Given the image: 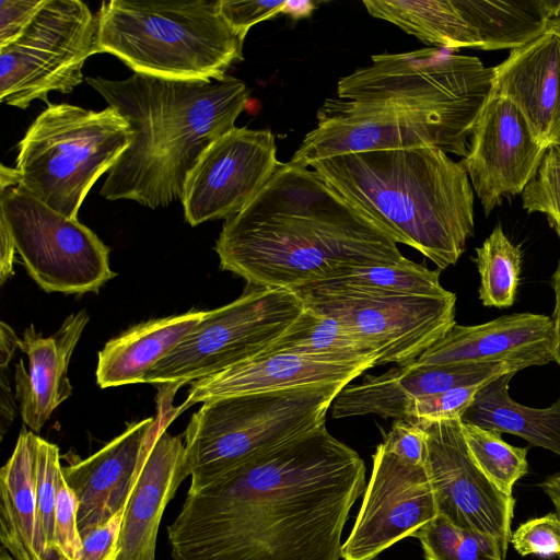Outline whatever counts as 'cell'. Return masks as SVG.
<instances>
[{"label":"cell","instance_id":"1","mask_svg":"<svg viewBox=\"0 0 560 560\" xmlns=\"http://www.w3.org/2000/svg\"><path fill=\"white\" fill-rule=\"evenodd\" d=\"M365 464L323 424L187 493L167 526L173 560H339Z\"/></svg>","mask_w":560,"mask_h":560},{"label":"cell","instance_id":"2","mask_svg":"<svg viewBox=\"0 0 560 560\" xmlns=\"http://www.w3.org/2000/svg\"><path fill=\"white\" fill-rule=\"evenodd\" d=\"M220 269L247 285L294 289L405 257L397 243L314 170L280 163L215 242Z\"/></svg>","mask_w":560,"mask_h":560},{"label":"cell","instance_id":"3","mask_svg":"<svg viewBox=\"0 0 560 560\" xmlns=\"http://www.w3.org/2000/svg\"><path fill=\"white\" fill-rule=\"evenodd\" d=\"M86 82L128 121L132 138L108 172L101 195L149 208L180 200L201 153L235 127L248 91L232 75L174 80L133 72L124 80Z\"/></svg>","mask_w":560,"mask_h":560},{"label":"cell","instance_id":"4","mask_svg":"<svg viewBox=\"0 0 560 560\" xmlns=\"http://www.w3.org/2000/svg\"><path fill=\"white\" fill-rule=\"evenodd\" d=\"M308 166L396 243L441 270L457 262L474 235L468 174L439 148L352 153Z\"/></svg>","mask_w":560,"mask_h":560},{"label":"cell","instance_id":"5","mask_svg":"<svg viewBox=\"0 0 560 560\" xmlns=\"http://www.w3.org/2000/svg\"><path fill=\"white\" fill-rule=\"evenodd\" d=\"M98 52L136 73L174 80H220L243 59L242 39L224 21L219 0L103 2Z\"/></svg>","mask_w":560,"mask_h":560},{"label":"cell","instance_id":"6","mask_svg":"<svg viewBox=\"0 0 560 560\" xmlns=\"http://www.w3.org/2000/svg\"><path fill=\"white\" fill-rule=\"evenodd\" d=\"M347 383L318 384L202 402L185 431L187 493L208 487L250 457L326 423Z\"/></svg>","mask_w":560,"mask_h":560},{"label":"cell","instance_id":"7","mask_svg":"<svg viewBox=\"0 0 560 560\" xmlns=\"http://www.w3.org/2000/svg\"><path fill=\"white\" fill-rule=\"evenodd\" d=\"M132 131L110 106L102 110L49 104L19 143V187L69 219L94 183L128 148Z\"/></svg>","mask_w":560,"mask_h":560},{"label":"cell","instance_id":"8","mask_svg":"<svg viewBox=\"0 0 560 560\" xmlns=\"http://www.w3.org/2000/svg\"><path fill=\"white\" fill-rule=\"evenodd\" d=\"M370 66L342 77L339 98L389 102L428 114L466 139L493 94L494 68L451 49L427 47L372 56Z\"/></svg>","mask_w":560,"mask_h":560},{"label":"cell","instance_id":"9","mask_svg":"<svg viewBox=\"0 0 560 560\" xmlns=\"http://www.w3.org/2000/svg\"><path fill=\"white\" fill-rule=\"evenodd\" d=\"M290 289L247 285L233 302L209 314L142 380L159 386V406H171L184 384L265 352L302 313Z\"/></svg>","mask_w":560,"mask_h":560},{"label":"cell","instance_id":"10","mask_svg":"<svg viewBox=\"0 0 560 560\" xmlns=\"http://www.w3.org/2000/svg\"><path fill=\"white\" fill-rule=\"evenodd\" d=\"M98 52L97 18L79 0H44L13 42L0 47V100L26 108L49 92L70 93Z\"/></svg>","mask_w":560,"mask_h":560},{"label":"cell","instance_id":"11","mask_svg":"<svg viewBox=\"0 0 560 560\" xmlns=\"http://www.w3.org/2000/svg\"><path fill=\"white\" fill-rule=\"evenodd\" d=\"M303 304L330 315L371 347L377 365L416 361L456 324V295L385 294L314 283L292 289Z\"/></svg>","mask_w":560,"mask_h":560},{"label":"cell","instance_id":"12","mask_svg":"<svg viewBox=\"0 0 560 560\" xmlns=\"http://www.w3.org/2000/svg\"><path fill=\"white\" fill-rule=\"evenodd\" d=\"M0 219L28 275L48 293L97 292L116 276L109 248L92 230L19 186L0 191Z\"/></svg>","mask_w":560,"mask_h":560},{"label":"cell","instance_id":"13","mask_svg":"<svg viewBox=\"0 0 560 560\" xmlns=\"http://www.w3.org/2000/svg\"><path fill=\"white\" fill-rule=\"evenodd\" d=\"M317 119L290 163L307 167L312 162L345 154L420 147H435L463 158L468 153V139L441 120L389 102L327 98Z\"/></svg>","mask_w":560,"mask_h":560},{"label":"cell","instance_id":"14","mask_svg":"<svg viewBox=\"0 0 560 560\" xmlns=\"http://www.w3.org/2000/svg\"><path fill=\"white\" fill-rule=\"evenodd\" d=\"M408 421V420H407ZM425 433L424 467L438 515L494 539L506 558L515 500L502 493L475 463L462 420H411Z\"/></svg>","mask_w":560,"mask_h":560},{"label":"cell","instance_id":"15","mask_svg":"<svg viewBox=\"0 0 560 560\" xmlns=\"http://www.w3.org/2000/svg\"><path fill=\"white\" fill-rule=\"evenodd\" d=\"M280 163L270 130L234 127L215 139L189 172L180 199L186 221L196 226L238 213Z\"/></svg>","mask_w":560,"mask_h":560},{"label":"cell","instance_id":"16","mask_svg":"<svg viewBox=\"0 0 560 560\" xmlns=\"http://www.w3.org/2000/svg\"><path fill=\"white\" fill-rule=\"evenodd\" d=\"M438 515L424 465L408 463L382 443L349 537L341 546L345 560H374L405 537H413Z\"/></svg>","mask_w":560,"mask_h":560},{"label":"cell","instance_id":"17","mask_svg":"<svg viewBox=\"0 0 560 560\" xmlns=\"http://www.w3.org/2000/svg\"><path fill=\"white\" fill-rule=\"evenodd\" d=\"M460 161L488 215L502 199L522 194L535 176L548 147L508 97L493 93L470 135Z\"/></svg>","mask_w":560,"mask_h":560},{"label":"cell","instance_id":"18","mask_svg":"<svg viewBox=\"0 0 560 560\" xmlns=\"http://www.w3.org/2000/svg\"><path fill=\"white\" fill-rule=\"evenodd\" d=\"M159 407V422L124 510L116 560H155L163 512L182 481L190 476L182 436L166 431L177 417L176 409Z\"/></svg>","mask_w":560,"mask_h":560},{"label":"cell","instance_id":"19","mask_svg":"<svg viewBox=\"0 0 560 560\" xmlns=\"http://www.w3.org/2000/svg\"><path fill=\"white\" fill-rule=\"evenodd\" d=\"M555 347L552 317L514 313L475 326L455 324L410 365L506 362L525 369L555 361Z\"/></svg>","mask_w":560,"mask_h":560},{"label":"cell","instance_id":"20","mask_svg":"<svg viewBox=\"0 0 560 560\" xmlns=\"http://www.w3.org/2000/svg\"><path fill=\"white\" fill-rule=\"evenodd\" d=\"M158 422L159 415L130 423L88 458L61 466L77 497L80 536L125 510Z\"/></svg>","mask_w":560,"mask_h":560},{"label":"cell","instance_id":"21","mask_svg":"<svg viewBox=\"0 0 560 560\" xmlns=\"http://www.w3.org/2000/svg\"><path fill=\"white\" fill-rule=\"evenodd\" d=\"M524 369L515 363L395 366L378 375L365 374L361 382L346 385L334 399V419L377 415L405 419L408 404L419 397L454 387L489 382Z\"/></svg>","mask_w":560,"mask_h":560},{"label":"cell","instance_id":"22","mask_svg":"<svg viewBox=\"0 0 560 560\" xmlns=\"http://www.w3.org/2000/svg\"><path fill=\"white\" fill-rule=\"evenodd\" d=\"M369 369L364 364L328 362L290 352H262L190 383L176 416L195 404L223 397L318 384H349Z\"/></svg>","mask_w":560,"mask_h":560},{"label":"cell","instance_id":"23","mask_svg":"<svg viewBox=\"0 0 560 560\" xmlns=\"http://www.w3.org/2000/svg\"><path fill=\"white\" fill-rule=\"evenodd\" d=\"M493 68V93L517 106L541 143H556L560 137V34L550 27L512 49Z\"/></svg>","mask_w":560,"mask_h":560},{"label":"cell","instance_id":"24","mask_svg":"<svg viewBox=\"0 0 560 560\" xmlns=\"http://www.w3.org/2000/svg\"><path fill=\"white\" fill-rule=\"evenodd\" d=\"M89 323L85 310L70 314L60 328L43 337L33 325L23 332L20 350L28 358V370L23 361L15 365V398L24 424L38 433L55 409L72 394L67 376L72 352Z\"/></svg>","mask_w":560,"mask_h":560},{"label":"cell","instance_id":"25","mask_svg":"<svg viewBox=\"0 0 560 560\" xmlns=\"http://www.w3.org/2000/svg\"><path fill=\"white\" fill-rule=\"evenodd\" d=\"M36 433L23 428L0 470V541L14 560H65L48 548L36 499Z\"/></svg>","mask_w":560,"mask_h":560},{"label":"cell","instance_id":"26","mask_svg":"<svg viewBox=\"0 0 560 560\" xmlns=\"http://www.w3.org/2000/svg\"><path fill=\"white\" fill-rule=\"evenodd\" d=\"M190 310L132 326L98 352L96 382L107 388L142 383L145 374L173 351L209 314Z\"/></svg>","mask_w":560,"mask_h":560},{"label":"cell","instance_id":"27","mask_svg":"<svg viewBox=\"0 0 560 560\" xmlns=\"http://www.w3.org/2000/svg\"><path fill=\"white\" fill-rule=\"evenodd\" d=\"M515 374L511 372L485 384L462 422L511 433L560 455V397L542 409L516 402L509 394V383Z\"/></svg>","mask_w":560,"mask_h":560},{"label":"cell","instance_id":"28","mask_svg":"<svg viewBox=\"0 0 560 560\" xmlns=\"http://www.w3.org/2000/svg\"><path fill=\"white\" fill-rule=\"evenodd\" d=\"M477 32L481 49L518 48L529 44L552 25L560 0H455Z\"/></svg>","mask_w":560,"mask_h":560},{"label":"cell","instance_id":"29","mask_svg":"<svg viewBox=\"0 0 560 560\" xmlns=\"http://www.w3.org/2000/svg\"><path fill=\"white\" fill-rule=\"evenodd\" d=\"M363 5L372 16L397 25L428 45L451 50L481 47L477 32L455 0H363Z\"/></svg>","mask_w":560,"mask_h":560},{"label":"cell","instance_id":"30","mask_svg":"<svg viewBox=\"0 0 560 560\" xmlns=\"http://www.w3.org/2000/svg\"><path fill=\"white\" fill-rule=\"evenodd\" d=\"M265 352H290L328 362L377 366L374 350L330 315L304 305L302 313Z\"/></svg>","mask_w":560,"mask_h":560},{"label":"cell","instance_id":"31","mask_svg":"<svg viewBox=\"0 0 560 560\" xmlns=\"http://www.w3.org/2000/svg\"><path fill=\"white\" fill-rule=\"evenodd\" d=\"M440 275L441 269L432 270L405 257L396 264L361 266L319 283L362 292L438 296L450 292L442 287Z\"/></svg>","mask_w":560,"mask_h":560},{"label":"cell","instance_id":"32","mask_svg":"<svg viewBox=\"0 0 560 560\" xmlns=\"http://www.w3.org/2000/svg\"><path fill=\"white\" fill-rule=\"evenodd\" d=\"M474 261L480 276L479 299L485 306L509 307L514 303L521 275L522 252L497 224Z\"/></svg>","mask_w":560,"mask_h":560},{"label":"cell","instance_id":"33","mask_svg":"<svg viewBox=\"0 0 560 560\" xmlns=\"http://www.w3.org/2000/svg\"><path fill=\"white\" fill-rule=\"evenodd\" d=\"M462 427L475 463L502 493L511 497L515 482L527 474V447L508 444L493 429L466 422Z\"/></svg>","mask_w":560,"mask_h":560},{"label":"cell","instance_id":"34","mask_svg":"<svg viewBox=\"0 0 560 560\" xmlns=\"http://www.w3.org/2000/svg\"><path fill=\"white\" fill-rule=\"evenodd\" d=\"M413 537L419 539L425 560H504L494 539L456 526L442 515Z\"/></svg>","mask_w":560,"mask_h":560},{"label":"cell","instance_id":"35","mask_svg":"<svg viewBox=\"0 0 560 560\" xmlns=\"http://www.w3.org/2000/svg\"><path fill=\"white\" fill-rule=\"evenodd\" d=\"M523 208L546 214L560 237V145L550 144L530 182L522 191Z\"/></svg>","mask_w":560,"mask_h":560},{"label":"cell","instance_id":"36","mask_svg":"<svg viewBox=\"0 0 560 560\" xmlns=\"http://www.w3.org/2000/svg\"><path fill=\"white\" fill-rule=\"evenodd\" d=\"M59 448L56 444L37 436L36 442V499L40 525L49 549L55 546V514L57 481L61 471Z\"/></svg>","mask_w":560,"mask_h":560},{"label":"cell","instance_id":"37","mask_svg":"<svg viewBox=\"0 0 560 560\" xmlns=\"http://www.w3.org/2000/svg\"><path fill=\"white\" fill-rule=\"evenodd\" d=\"M487 383L454 387L416 398L408 404L404 420L462 419L464 412L472 404L476 394Z\"/></svg>","mask_w":560,"mask_h":560},{"label":"cell","instance_id":"38","mask_svg":"<svg viewBox=\"0 0 560 560\" xmlns=\"http://www.w3.org/2000/svg\"><path fill=\"white\" fill-rule=\"evenodd\" d=\"M77 512V497L60 471L57 481L55 546L65 560H79L82 551Z\"/></svg>","mask_w":560,"mask_h":560},{"label":"cell","instance_id":"39","mask_svg":"<svg viewBox=\"0 0 560 560\" xmlns=\"http://www.w3.org/2000/svg\"><path fill=\"white\" fill-rule=\"evenodd\" d=\"M513 548L521 556L550 557L560 555V518L555 513L530 518L512 533Z\"/></svg>","mask_w":560,"mask_h":560},{"label":"cell","instance_id":"40","mask_svg":"<svg viewBox=\"0 0 560 560\" xmlns=\"http://www.w3.org/2000/svg\"><path fill=\"white\" fill-rule=\"evenodd\" d=\"M284 3L285 0H219V9L228 25L245 39L252 26L277 16Z\"/></svg>","mask_w":560,"mask_h":560},{"label":"cell","instance_id":"41","mask_svg":"<svg viewBox=\"0 0 560 560\" xmlns=\"http://www.w3.org/2000/svg\"><path fill=\"white\" fill-rule=\"evenodd\" d=\"M382 444L389 453L408 463L424 465L425 433L413 422L395 420Z\"/></svg>","mask_w":560,"mask_h":560},{"label":"cell","instance_id":"42","mask_svg":"<svg viewBox=\"0 0 560 560\" xmlns=\"http://www.w3.org/2000/svg\"><path fill=\"white\" fill-rule=\"evenodd\" d=\"M124 510L106 523L81 536L82 551L79 560H116L119 555V537Z\"/></svg>","mask_w":560,"mask_h":560},{"label":"cell","instance_id":"43","mask_svg":"<svg viewBox=\"0 0 560 560\" xmlns=\"http://www.w3.org/2000/svg\"><path fill=\"white\" fill-rule=\"evenodd\" d=\"M43 2L44 0L0 1V47L21 35Z\"/></svg>","mask_w":560,"mask_h":560},{"label":"cell","instance_id":"44","mask_svg":"<svg viewBox=\"0 0 560 560\" xmlns=\"http://www.w3.org/2000/svg\"><path fill=\"white\" fill-rule=\"evenodd\" d=\"M0 433L1 440L3 439L7 430L13 422L16 413L15 396L12 394L10 380H9V363H0Z\"/></svg>","mask_w":560,"mask_h":560},{"label":"cell","instance_id":"45","mask_svg":"<svg viewBox=\"0 0 560 560\" xmlns=\"http://www.w3.org/2000/svg\"><path fill=\"white\" fill-rule=\"evenodd\" d=\"M0 279L1 284L13 275V260L15 257V246L5 222L0 219Z\"/></svg>","mask_w":560,"mask_h":560},{"label":"cell","instance_id":"46","mask_svg":"<svg viewBox=\"0 0 560 560\" xmlns=\"http://www.w3.org/2000/svg\"><path fill=\"white\" fill-rule=\"evenodd\" d=\"M552 288L555 291V310L552 319L555 323L556 332V347H555V362L560 366V259L557 269L552 276Z\"/></svg>","mask_w":560,"mask_h":560},{"label":"cell","instance_id":"47","mask_svg":"<svg viewBox=\"0 0 560 560\" xmlns=\"http://www.w3.org/2000/svg\"><path fill=\"white\" fill-rule=\"evenodd\" d=\"M316 5L310 0H285L282 12L293 20L310 18Z\"/></svg>","mask_w":560,"mask_h":560},{"label":"cell","instance_id":"48","mask_svg":"<svg viewBox=\"0 0 560 560\" xmlns=\"http://www.w3.org/2000/svg\"><path fill=\"white\" fill-rule=\"evenodd\" d=\"M541 489L551 500L556 514L560 518V475L548 477L541 485Z\"/></svg>","mask_w":560,"mask_h":560},{"label":"cell","instance_id":"49","mask_svg":"<svg viewBox=\"0 0 560 560\" xmlns=\"http://www.w3.org/2000/svg\"><path fill=\"white\" fill-rule=\"evenodd\" d=\"M20 184V176L15 167L1 165L0 168V191Z\"/></svg>","mask_w":560,"mask_h":560},{"label":"cell","instance_id":"50","mask_svg":"<svg viewBox=\"0 0 560 560\" xmlns=\"http://www.w3.org/2000/svg\"><path fill=\"white\" fill-rule=\"evenodd\" d=\"M0 560H14L4 546L0 547Z\"/></svg>","mask_w":560,"mask_h":560},{"label":"cell","instance_id":"51","mask_svg":"<svg viewBox=\"0 0 560 560\" xmlns=\"http://www.w3.org/2000/svg\"><path fill=\"white\" fill-rule=\"evenodd\" d=\"M551 28H553L555 31H557L560 34V12L558 13L556 19L553 20Z\"/></svg>","mask_w":560,"mask_h":560},{"label":"cell","instance_id":"52","mask_svg":"<svg viewBox=\"0 0 560 560\" xmlns=\"http://www.w3.org/2000/svg\"><path fill=\"white\" fill-rule=\"evenodd\" d=\"M556 144L560 145V137L558 138V140L556 141Z\"/></svg>","mask_w":560,"mask_h":560}]
</instances>
